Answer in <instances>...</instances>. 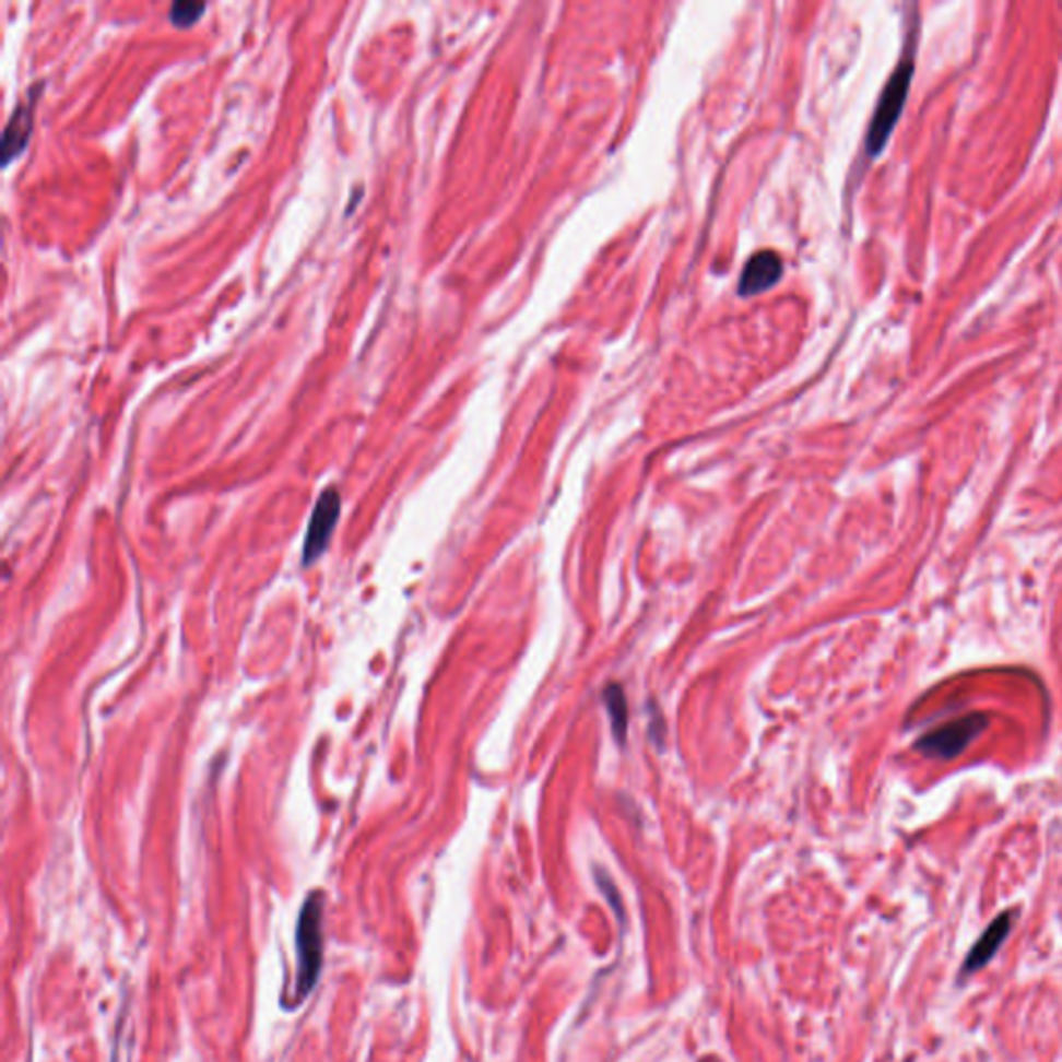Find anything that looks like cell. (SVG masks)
<instances>
[{"instance_id": "obj_3", "label": "cell", "mask_w": 1062, "mask_h": 1062, "mask_svg": "<svg viewBox=\"0 0 1062 1062\" xmlns=\"http://www.w3.org/2000/svg\"><path fill=\"white\" fill-rule=\"evenodd\" d=\"M988 729V716L969 715L953 720L936 731L921 736L918 750L923 756L953 759L960 756Z\"/></svg>"}, {"instance_id": "obj_2", "label": "cell", "mask_w": 1062, "mask_h": 1062, "mask_svg": "<svg viewBox=\"0 0 1062 1062\" xmlns=\"http://www.w3.org/2000/svg\"><path fill=\"white\" fill-rule=\"evenodd\" d=\"M913 71H916V62H913L911 55H907L897 64V69L893 71L890 80L884 85V90L880 94L876 113H874V119H872L870 131H868L865 150H868L870 156H878L880 152L884 150L886 142H888L895 125L899 121L902 106L907 103L909 87H911Z\"/></svg>"}, {"instance_id": "obj_7", "label": "cell", "mask_w": 1062, "mask_h": 1062, "mask_svg": "<svg viewBox=\"0 0 1062 1062\" xmlns=\"http://www.w3.org/2000/svg\"><path fill=\"white\" fill-rule=\"evenodd\" d=\"M34 106H36V98H27V103L20 104L11 117V121L7 125L4 129V140H2V163H11V158H15L20 154L21 150L25 148V143L30 140V133H32V117H34Z\"/></svg>"}, {"instance_id": "obj_8", "label": "cell", "mask_w": 1062, "mask_h": 1062, "mask_svg": "<svg viewBox=\"0 0 1062 1062\" xmlns=\"http://www.w3.org/2000/svg\"><path fill=\"white\" fill-rule=\"evenodd\" d=\"M604 699H606V710H609V716H611V724H613V733L618 741H625L627 736V699H625V694L618 685H611L606 692H604Z\"/></svg>"}, {"instance_id": "obj_9", "label": "cell", "mask_w": 1062, "mask_h": 1062, "mask_svg": "<svg viewBox=\"0 0 1062 1062\" xmlns=\"http://www.w3.org/2000/svg\"><path fill=\"white\" fill-rule=\"evenodd\" d=\"M204 2H191V0H185L184 2V0H181V2H175V4L170 7L168 17H170V21H173L175 25H179V27H189V25H193L196 21L202 17V13H204Z\"/></svg>"}, {"instance_id": "obj_5", "label": "cell", "mask_w": 1062, "mask_h": 1062, "mask_svg": "<svg viewBox=\"0 0 1062 1062\" xmlns=\"http://www.w3.org/2000/svg\"><path fill=\"white\" fill-rule=\"evenodd\" d=\"M782 272H784V266H782V260H780L777 251H772V249L757 251L756 256H752L750 262L743 268L741 281H739V293L743 297L759 295V293L777 285Z\"/></svg>"}, {"instance_id": "obj_1", "label": "cell", "mask_w": 1062, "mask_h": 1062, "mask_svg": "<svg viewBox=\"0 0 1062 1062\" xmlns=\"http://www.w3.org/2000/svg\"><path fill=\"white\" fill-rule=\"evenodd\" d=\"M324 897L322 893H311L304 902L297 921V990L295 1002L309 996L320 978L322 955H324Z\"/></svg>"}, {"instance_id": "obj_4", "label": "cell", "mask_w": 1062, "mask_h": 1062, "mask_svg": "<svg viewBox=\"0 0 1062 1062\" xmlns=\"http://www.w3.org/2000/svg\"><path fill=\"white\" fill-rule=\"evenodd\" d=\"M341 515V496L337 488H327L320 494L309 526H307L306 544H304V565L316 563L330 544L332 531L337 528Z\"/></svg>"}, {"instance_id": "obj_6", "label": "cell", "mask_w": 1062, "mask_h": 1062, "mask_svg": "<svg viewBox=\"0 0 1062 1062\" xmlns=\"http://www.w3.org/2000/svg\"><path fill=\"white\" fill-rule=\"evenodd\" d=\"M1013 921H1015V913L1013 911H1004L1001 918H996V920L988 925V930L981 934V939L974 944L971 953L967 955L965 974L978 971V969L986 967L990 963V959L999 953L1002 942L1008 939V932L1013 928Z\"/></svg>"}]
</instances>
